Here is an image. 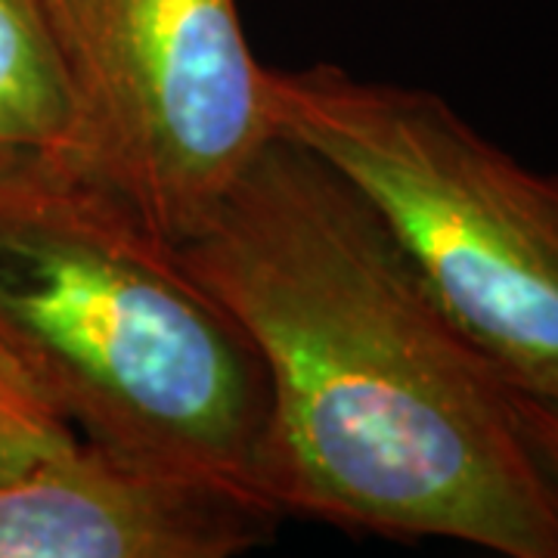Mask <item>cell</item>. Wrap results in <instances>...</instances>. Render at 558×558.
I'll use <instances>...</instances> for the list:
<instances>
[{"label": "cell", "instance_id": "6da1fadb", "mask_svg": "<svg viewBox=\"0 0 558 558\" xmlns=\"http://www.w3.org/2000/svg\"><path fill=\"white\" fill-rule=\"evenodd\" d=\"M174 252L255 348V481L282 515L558 558V484L509 376L307 146L267 140Z\"/></svg>", "mask_w": 558, "mask_h": 558}, {"label": "cell", "instance_id": "7a4b0ae2", "mask_svg": "<svg viewBox=\"0 0 558 558\" xmlns=\"http://www.w3.org/2000/svg\"><path fill=\"white\" fill-rule=\"evenodd\" d=\"M0 351L78 438L260 494L255 348L78 161L0 153Z\"/></svg>", "mask_w": 558, "mask_h": 558}, {"label": "cell", "instance_id": "3957f363", "mask_svg": "<svg viewBox=\"0 0 558 558\" xmlns=\"http://www.w3.org/2000/svg\"><path fill=\"white\" fill-rule=\"evenodd\" d=\"M270 119L348 180L459 329L515 388H558V174L435 90L339 65L267 69Z\"/></svg>", "mask_w": 558, "mask_h": 558}, {"label": "cell", "instance_id": "277c9868", "mask_svg": "<svg viewBox=\"0 0 558 558\" xmlns=\"http://www.w3.org/2000/svg\"><path fill=\"white\" fill-rule=\"evenodd\" d=\"M75 106L72 161L171 245L277 137L236 0H40Z\"/></svg>", "mask_w": 558, "mask_h": 558}, {"label": "cell", "instance_id": "5b68a950", "mask_svg": "<svg viewBox=\"0 0 558 558\" xmlns=\"http://www.w3.org/2000/svg\"><path fill=\"white\" fill-rule=\"evenodd\" d=\"M279 519L245 484L78 438L0 481V558H230Z\"/></svg>", "mask_w": 558, "mask_h": 558}, {"label": "cell", "instance_id": "8992f818", "mask_svg": "<svg viewBox=\"0 0 558 558\" xmlns=\"http://www.w3.org/2000/svg\"><path fill=\"white\" fill-rule=\"evenodd\" d=\"M75 106L40 0H0V153L72 159Z\"/></svg>", "mask_w": 558, "mask_h": 558}, {"label": "cell", "instance_id": "52a82bcc", "mask_svg": "<svg viewBox=\"0 0 558 558\" xmlns=\"http://www.w3.org/2000/svg\"><path fill=\"white\" fill-rule=\"evenodd\" d=\"M78 440V432L0 351V481L16 478Z\"/></svg>", "mask_w": 558, "mask_h": 558}, {"label": "cell", "instance_id": "ba28073f", "mask_svg": "<svg viewBox=\"0 0 558 558\" xmlns=\"http://www.w3.org/2000/svg\"><path fill=\"white\" fill-rule=\"evenodd\" d=\"M515 400L527 435L558 484V388H515Z\"/></svg>", "mask_w": 558, "mask_h": 558}]
</instances>
